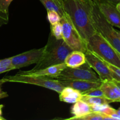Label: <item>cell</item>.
<instances>
[{
    "label": "cell",
    "instance_id": "6da1fadb",
    "mask_svg": "<svg viewBox=\"0 0 120 120\" xmlns=\"http://www.w3.org/2000/svg\"><path fill=\"white\" fill-rule=\"evenodd\" d=\"M94 3V0H63L70 23L86 45L89 38L97 32L92 18Z\"/></svg>",
    "mask_w": 120,
    "mask_h": 120
},
{
    "label": "cell",
    "instance_id": "7a4b0ae2",
    "mask_svg": "<svg viewBox=\"0 0 120 120\" xmlns=\"http://www.w3.org/2000/svg\"><path fill=\"white\" fill-rule=\"evenodd\" d=\"M44 47V52L41 59L32 70L28 71L32 72L64 63L67 55L73 50L63 39H56L51 34H50L48 43Z\"/></svg>",
    "mask_w": 120,
    "mask_h": 120
},
{
    "label": "cell",
    "instance_id": "3957f363",
    "mask_svg": "<svg viewBox=\"0 0 120 120\" xmlns=\"http://www.w3.org/2000/svg\"><path fill=\"white\" fill-rule=\"evenodd\" d=\"M86 47L105 62L120 68V54L98 32L89 38Z\"/></svg>",
    "mask_w": 120,
    "mask_h": 120
},
{
    "label": "cell",
    "instance_id": "277c9868",
    "mask_svg": "<svg viewBox=\"0 0 120 120\" xmlns=\"http://www.w3.org/2000/svg\"><path fill=\"white\" fill-rule=\"evenodd\" d=\"M92 18L96 31L101 34L120 54V39L117 31L104 18L97 7L96 2L93 9Z\"/></svg>",
    "mask_w": 120,
    "mask_h": 120
},
{
    "label": "cell",
    "instance_id": "5b68a950",
    "mask_svg": "<svg viewBox=\"0 0 120 120\" xmlns=\"http://www.w3.org/2000/svg\"><path fill=\"white\" fill-rule=\"evenodd\" d=\"M3 80L5 83L12 82L38 86L56 91L57 93H60L64 88L57 79L46 76H29L17 73L14 76L4 77Z\"/></svg>",
    "mask_w": 120,
    "mask_h": 120
},
{
    "label": "cell",
    "instance_id": "8992f818",
    "mask_svg": "<svg viewBox=\"0 0 120 120\" xmlns=\"http://www.w3.org/2000/svg\"><path fill=\"white\" fill-rule=\"evenodd\" d=\"M56 79H75L92 82H101L98 75L87 62L76 68H66Z\"/></svg>",
    "mask_w": 120,
    "mask_h": 120
},
{
    "label": "cell",
    "instance_id": "52a82bcc",
    "mask_svg": "<svg viewBox=\"0 0 120 120\" xmlns=\"http://www.w3.org/2000/svg\"><path fill=\"white\" fill-rule=\"evenodd\" d=\"M62 25V39L73 50H78L85 53L87 50L86 45L72 25L68 21L61 19Z\"/></svg>",
    "mask_w": 120,
    "mask_h": 120
},
{
    "label": "cell",
    "instance_id": "ba28073f",
    "mask_svg": "<svg viewBox=\"0 0 120 120\" xmlns=\"http://www.w3.org/2000/svg\"><path fill=\"white\" fill-rule=\"evenodd\" d=\"M45 47L40 49H34L11 57V64L14 70L19 69L39 61L44 52Z\"/></svg>",
    "mask_w": 120,
    "mask_h": 120
},
{
    "label": "cell",
    "instance_id": "9c48e42d",
    "mask_svg": "<svg viewBox=\"0 0 120 120\" xmlns=\"http://www.w3.org/2000/svg\"><path fill=\"white\" fill-rule=\"evenodd\" d=\"M84 53L86 62L97 73L101 80H113L111 70L104 61L88 49Z\"/></svg>",
    "mask_w": 120,
    "mask_h": 120
},
{
    "label": "cell",
    "instance_id": "30bf717a",
    "mask_svg": "<svg viewBox=\"0 0 120 120\" xmlns=\"http://www.w3.org/2000/svg\"><path fill=\"white\" fill-rule=\"evenodd\" d=\"M94 1L107 21L112 26L120 28V11L117 9L116 5L105 1Z\"/></svg>",
    "mask_w": 120,
    "mask_h": 120
},
{
    "label": "cell",
    "instance_id": "8fae6325",
    "mask_svg": "<svg viewBox=\"0 0 120 120\" xmlns=\"http://www.w3.org/2000/svg\"><path fill=\"white\" fill-rule=\"evenodd\" d=\"M63 87H70L74 89L79 90L81 93L100 86L101 82H92V81L83 80L75 79H57Z\"/></svg>",
    "mask_w": 120,
    "mask_h": 120
},
{
    "label": "cell",
    "instance_id": "7c38bea8",
    "mask_svg": "<svg viewBox=\"0 0 120 120\" xmlns=\"http://www.w3.org/2000/svg\"><path fill=\"white\" fill-rule=\"evenodd\" d=\"M66 67V64L63 63L61 64H56V65L50 66L45 68V69H40V70L32 71V72L28 71H21L18 73L21 74V75H29V76H46V77L56 79L58 76H60L62 71Z\"/></svg>",
    "mask_w": 120,
    "mask_h": 120
},
{
    "label": "cell",
    "instance_id": "4fadbf2b",
    "mask_svg": "<svg viewBox=\"0 0 120 120\" xmlns=\"http://www.w3.org/2000/svg\"><path fill=\"white\" fill-rule=\"evenodd\" d=\"M104 96L112 103H120V83L115 80L102 81L100 86Z\"/></svg>",
    "mask_w": 120,
    "mask_h": 120
},
{
    "label": "cell",
    "instance_id": "5bb4252c",
    "mask_svg": "<svg viewBox=\"0 0 120 120\" xmlns=\"http://www.w3.org/2000/svg\"><path fill=\"white\" fill-rule=\"evenodd\" d=\"M86 62L85 53L78 50H72L64 59V63L68 68H76Z\"/></svg>",
    "mask_w": 120,
    "mask_h": 120
},
{
    "label": "cell",
    "instance_id": "9a60e30c",
    "mask_svg": "<svg viewBox=\"0 0 120 120\" xmlns=\"http://www.w3.org/2000/svg\"><path fill=\"white\" fill-rule=\"evenodd\" d=\"M47 11H54L58 13L61 18L70 22L68 14L64 9L63 0H39Z\"/></svg>",
    "mask_w": 120,
    "mask_h": 120
},
{
    "label": "cell",
    "instance_id": "2e32d148",
    "mask_svg": "<svg viewBox=\"0 0 120 120\" xmlns=\"http://www.w3.org/2000/svg\"><path fill=\"white\" fill-rule=\"evenodd\" d=\"M59 94V100L60 101L66 103L73 104L81 100L82 94L79 90L70 87H64Z\"/></svg>",
    "mask_w": 120,
    "mask_h": 120
},
{
    "label": "cell",
    "instance_id": "e0dca14e",
    "mask_svg": "<svg viewBox=\"0 0 120 120\" xmlns=\"http://www.w3.org/2000/svg\"><path fill=\"white\" fill-rule=\"evenodd\" d=\"M91 106L84 101L80 100L76 103L71 108L70 112L72 117L68 118L69 120H77L80 117L91 112Z\"/></svg>",
    "mask_w": 120,
    "mask_h": 120
},
{
    "label": "cell",
    "instance_id": "ac0fdd59",
    "mask_svg": "<svg viewBox=\"0 0 120 120\" xmlns=\"http://www.w3.org/2000/svg\"><path fill=\"white\" fill-rule=\"evenodd\" d=\"M81 100L85 101L90 105L110 104V103H112L111 100L105 97H91V96H82Z\"/></svg>",
    "mask_w": 120,
    "mask_h": 120
},
{
    "label": "cell",
    "instance_id": "d6986e66",
    "mask_svg": "<svg viewBox=\"0 0 120 120\" xmlns=\"http://www.w3.org/2000/svg\"><path fill=\"white\" fill-rule=\"evenodd\" d=\"M50 29H51L50 34L53 35L56 39H62L63 28L60 22H57L55 24L51 25Z\"/></svg>",
    "mask_w": 120,
    "mask_h": 120
},
{
    "label": "cell",
    "instance_id": "ffe728a7",
    "mask_svg": "<svg viewBox=\"0 0 120 120\" xmlns=\"http://www.w3.org/2000/svg\"><path fill=\"white\" fill-rule=\"evenodd\" d=\"M14 70L11 64V58L0 59V74Z\"/></svg>",
    "mask_w": 120,
    "mask_h": 120
},
{
    "label": "cell",
    "instance_id": "44dd1931",
    "mask_svg": "<svg viewBox=\"0 0 120 120\" xmlns=\"http://www.w3.org/2000/svg\"><path fill=\"white\" fill-rule=\"evenodd\" d=\"M82 96H91V97H105L104 93L101 89L100 86L93 88L87 91L82 93Z\"/></svg>",
    "mask_w": 120,
    "mask_h": 120
},
{
    "label": "cell",
    "instance_id": "7402d4cb",
    "mask_svg": "<svg viewBox=\"0 0 120 120\" xmlns=\"http://www.w3.org/2000/svg\"><path fill=\"white\" fill-rule=\"evenodd\" d=\"M47 12L48 19L50 24L53 25L60 22L62 18L58 13L54 11H47Z\"/></svg>",
    "mask_w": 120,
    "mask_h": 120
},
{
    "label": "cell",
    "instance_id": "603a6c76",
    "mask_svg": "<svg viewBox=\"0 0 120 120\" xmlns=\"http://www.w3.org/2000/svg\"><path fill=\"white\" fill-rule=\"evenodd\" d=\"M105 63L111 70V76L113 79V80L116 81V82L120 83V68L115 66L109 64L106 62H105Z\"/></svg>",
    "mask_w": 120,
    "mask_h": 120
},
{
    "label": "cell",
    "instance_id": "cb8c5ba5",
    "mask_svg": "<svg viewBox=\"0 0 120 120\" xmlns=\"http://www.w3.org/2000/svg\"><path fill=\"white\" fill-rule=\"evenodd\" d=\"M13 0H0V12L8 17V9Z\"/></svg>",
    "mask_w": 120,
    "mask_h": 120
},
{
    "label": "cell",
    "instance_id": "d4e9b609",
    "mask_svg": "<svg viewBox=\"0 0 120 120\" xmlns=\"http://www.w3.org/2000/svg\"><path fill=\"white\" fill-rule=\"evenodd\" d=\"M110 116L114 118V120H120V107L118 110L114 109Z\"/></svg>",
    "mask_w": 120,
    "mask_h": 120
},
{
    "label": "cell",
    "instance_id": "484cf974",
    "mask_svg": "<svg viewBox=\"0 0 120 120\" xmlns=\"http://www.w3.org/2000/svg\"><path fill=\"white\" fill-rule=\"evenodd\" d=\"M0 17H1V18L2 19V21H3L4 23H6L8 22V16H5V15H3V14H2V13L0 12Z\"/></svg>",
    "mask_w": 120,
    "mask_h": 120
},
{
    "label": "cell",
    "instance_id": "4316f807",
    "mask_svg": "<svg viewBox=\"0 0 120 120\" xmlns=\"http://www.w3.org/2000/svg\"><path fill=\"white\" fill-rule=\"evenodd\" d=\"M96 1H105V2H110L113 4L117 5L118 2H120V0H96Z\"/></svg>",
    "mask_w": 120,
    "mask_h": 120
},
{
    "label": "cell",
    "instance_id": "83f0119b",
    "mask_svg": "<svg viewBox=\"0 0 120 120\" xmlns=\"http://www.w3.org/2000/svg\"><path fill=\"white\" fill-rule=\"evenodd\" d=\"M8 97V94H7V92H4L3 93L0 94V99H2V98H5V97Z\"/></svg>",
    "mask_w": 120,
    "mask_h": 120
},
{
    "label": "cell",
    "instance_id": "f1b7e54d",
    "mask_svg": "<svg viewBox=\"0 0 120 120\" xmlns=\"http://www.w3.org/2000/svg\"><path fill=\"white\" fill-rule=\"evenodd\" d=\"M3 107H4V105L1 104V105H0V116H2V109H3Z\"/></svg>",
    "mask_w": 120,
    "mask_h": 120
},
{
    "label": "cell",
    "instance_id": "f546056e",
    "mask_svg": "<svg viewBox=\"0 0 120 120\" xmlns=\"http://www.w3.org/2000/svg\"><path fill=\"white\" fill-rule=\"evenodd\" d=\"M116 7H117V9H118V10H119L120 11V2H118V3L117 4V5H116Z\"/></svg>",
    "mask_w": 120,
    "mask_h": 120
},
{
    "label": "cell",
    "instance_id": "4dcf8cb0",
    "mask_svg": "<svg viewBox=\"0 0 120 120\" xmlns=\"http://www.w3.org/2000/svg\"><path fill=\"white\" fill-rule=\"evenodd\" d=\"M5 83L4 80H3V79H0V84H4V83Z\"/></svg>",
    "mask_w": 120,
    "mask_h": 120
},
{
    "label": "cell",
    "instance_id": "1f68e13d",
    "mask_svg": "<svg viewBox=\"0 0 120 120\" xmlns=\"http://www.w3.org/2000/svg\"><path fill=\"white\" fill-rule=\"evenodd\" d=\"M1 86H2V84H0V94H2V93H3L4 92V91H2V89H1Z\"/></svg>",
    "mask_w": 120,
    "mask_h": 120
},
{
    "label": "cell",
    "instance_id": "d6a6232c",
    "mask_svg": "<svg viewBox=\"0 0 120 120\" xmlns=\"http://www.w3.org/2000/svg\"><path fill=\"white\" fill-rule=\"evenodd\" d=\"M116 31H117V34H118V37H119V38H120V30H116Z\"/></svg>",
    "mask_w": 120,
    "mask_h": 120
},
{
    "label": "cell",
    "instance_id": "836d02e7",
    "mask_svg": "<svg viewBox=\"0 0 120 120\" xmlns=\"http://www.w3.org/2000/svg\"><path fill=\"white\" fill-rule=\"evenodd\" d=\"M1 23H4V22H3V21H2V19H1V17H0V25H1Z\"/></svg>",
    "mask_w": 120,
    "mask_h": 120
}]
</instances>
